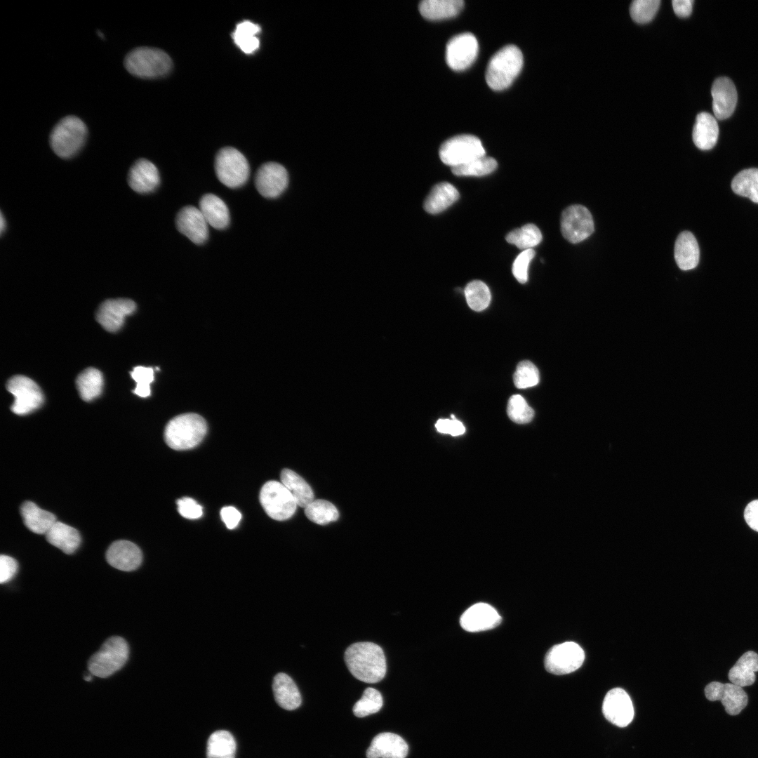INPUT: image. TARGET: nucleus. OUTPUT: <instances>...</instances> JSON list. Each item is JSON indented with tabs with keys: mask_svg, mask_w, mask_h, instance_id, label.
<instances>
[{
	"mask_svg": "<svg viewBox=\"0 0 758 758\" xmlns=\"http://www.w3.org/2000/svg\"><path fill=\"white\" fill-rule=\"evenodd\" d=\"M744 518L747 525L758 532V500H754L747 505Z\"/></svg>",
	"mask_w": 758,
	"mask_h": 758,
	"instance_id": "nucleus-52",
	"label": "nucleus"
},
{
	"mask_svg": "<svg viewBox=\"0 0 758 758\" xmlns=\"http://www.w3.org/2000/svg\"><path fill=\"white\" fill-rule=\"evenodd\" d=\"M710 701L719 700L726 712L731 716L739 714L748 703V696L743 687L733 683L712 681L704 689Z\"/></svg>",
	"mask_w": 758,
	"mask_h": 758,
	"instance_id": "nucleus-13",
	"label": "nucleus"
},
{
	"mask_svg": "<svg viewBox=\"0 0 758 758\" xmlns=\"http://www.w3.org/2000/svg\"><path fill=\"white\" fill-rule=\"evenodd\" d=\"M18 564L15 559L8 555L0 557V583L1 584L10 581L16 574Z\"/></svg>",
	"mask_w": 758,
	"mask_h": 758,
	"instance_id": "nucleus-50",
	"label": "nucleus"
},
{
	"mask_svg": "<svg viewBox=\"0 0 758 758\" xmlns=\"http://www.w3.org/2000/svg\"><path fill=\"white\" fill-rule=\"evenodd\" d=\"M719 127L715 118L707 112L699 113L693 129V141L700 149H712L716 144Z\"/></svg>",
	"mask_w": 758,
	"mask_h": 758,
	"instance_id": "nucleus-27",
	"label": "nucleus"
},
{
	"mask_svg": "<svg viewBox=\"0 0 758 758\" xmlns=\"http://www.w3.org/2000/svg\"><path fill=\"white\" fill-rule=\"evenodd\" d=\"M523 63V55L517 46H504L488 62L486 72L488 86L495 91L507 88L521 72Z\"/></svg>",
	"mask_w": 758,
	"mask_h": 758,
	"instance_id": "nucleus-3",
	"label": "nucleus"
},
{
	"mask_svg": "<svg viewBox=\"0 0 758 758\" xmlns=\"http://www.w3.org/2000/svg\"><path fill=\"white\" fill-rule=\"evenodd\" d=\"M91 679H92V678H91V677L90 675H88V676H86V677H84V679H85L86 681H91Z\"/></svg>",
	"mask_w": 758,
	"mask_h": 758,
	"instance_id": "nucleus-55",
	"label": "nucleus"
},
{
	"mask_svg": "<svg viewBox=\"0 0 758 758\" xmlns=\"http://www.w3.org/2000/svg\"><path fill=\"white\" fill-rule=\"evenodd\" d=\"M465 295L469 307L477 312L485 310L491 298L488 287L479 280H474L467 284Z\"/></svg>",
	"mask_w": 758,
	"mask_h": 758,
	"instance_id": "nucleus-41",
	"label": "nucleus"
},
{
	"mask_svg": "<svg viewBox=\"0 0 758 758\" xmlns=\"http://www.w3.org/2000/svg\"><path fill=\"white\" fill-rule=\"evenodd\" d=\"M478 49V41L473 34L465 32L458 34L451 38L446 45V62L453 70H464L475 60Z\"/></svg>",
	"mask_w": 758,
	"mask_h": 758,
	"instance_id": "nucleus-14",
	"label": "nucleus"
},
{
	"mask_svg": "<svg viewBox=\"0 0 758 758\" xmlns=\"http://www.w3.org/2000/svg\"><path fill=\"white\" fill-rule=\"evenodd\" d=\"M272 690L277 703L283 709L293 710L300 705L301 695L296 684L288 674L278 673L274 678Z\"/></svg>",
	"mask_w": 758,
	"mask_h": 758,
	"instance_id": "nucleus-25",
	"label": "nucleus"
},
{
	"mask_svg": "<svg viewBox=\"0 0 758 758\" xmlns=\"http://www.w3.org/2000/svg\"><path fill=\"white\" fill-rule=\"evenodd\" d=\"M177 505L180 514L186 519H196L203 514L202 507L191 498L178 499Z\"/></svg>",
	"mask_w": 758,
	"mask_h": 758,
	"instance_id": "nucleus-48",
	"label": "nucleus"
},
{
	"mask_svg": "<svg viewBox=\"0 0 758 758\" xmlns=\"http://www.w3.org/2000/svg\"><path fill=\"white\" fill-rule=\"evenodd\" d=\"M459 197V192L453 185L439 182L432 188L426 197L424 208L431 214L439 213L456 202Z\"/></svg>",
	"mask_w": 758,
	"mask_h": 758,
	"instance_id": "nucleus-31",
	"label": "nucleus"
},
{
	"mask_svg": "<svg viewBox=\"0 0 758 758\" xmlns=\"http://www.w3.org/2000/svg\"><path fill=\"white\" fill-rule=\"evenodd\" d=\"M305 513L310 521L319 525L335 521L339 517L336 507L325 500H314L305 508Z\"/></svg>",
	"mask_w": 758,
	"mask_h": 758,
	"instance_id": "nucleus-40",
	"label": "nucleus"
},
{
	"mask_svg": "<svg viewBox=\"0 0 758 758\" xmlns=\"http://www.w3.org/2000/svg\"><path fill=\"white\" fill-rule=\"evenodd\" d=\"M344 659L350 673L361 681L374 684L385 676V656L382 648L376 644L354 643L345 650Z\"/></svg>",
	"mask_w": 758,
	"mask_h": 758,
	"instance_id": "nucleus-1",
	"label": "nucleus"
},
{
	"mask_svg": "<svg viewBox=\"0 0 758 758\" xmlns=\"http://www.w3.org/2000/svg\"><path fill=\"white\" fill-rule=\"evenodd\" d=\"M288 175L286 168L277 162L263 164L255 176V187L266 198L279 197L287 187Z\"/></svg>",
	"mask_w": 758,
	"mask_h": 758,
	"instance_id": "nucleus-15",
	"label": "nucleus"
},
{
	"mask_svg": "<svg viewBox=\"0 0 758 758\" xmlns=\"http://www.w3.org/2000/svg\"><path fill=\"white\" fill-rule=\"evenodd\" d=\"M539 371L531 361H522L517 366L513 375L514 385L519 389H524L536 385L539 383Z\"/></svg>",
	"mask_w": 758,
	"mask_h": 758,
	"instance_id": "nucleus-44",
	"label": "nucleus"
},
{
	"mask_svg": "<svg viewBox=\"0 0 758 758\" xmlns=\"http://www.w3.org/2000/svg\"><path fill=\"white\" fill-rule=\"evenodd\" d=\"M128 654V646L124 638L118 636L109 637L89 659L88 670L96 677H108L125 665Z\"/></svg>",
	"mask_w": 758,
	"mask_h": 758,
	"instance_id": "nucleus-6",
	"label": "nucleus"
},
{
	"mask_svg": "<svg viewBox=\"0 0 758 758\" xmlns=\"http://www.w3.org/2000/svg\"><path fill=\"white\" fill-rule=\"evenodd\" d=\"M6 387L14 396L11 411L17 415H26L39 408L44 397L39 385L24 375H15L7 383Z\"/></svg>",
	"mask_w": 758,
	"mask_h": 758,
	"instance_id": "nucleus-10",
	"label": "nucleus"
},
{
	"mask_svg": "<svg viewBox=\"0 0 758 758\" xmlns=\"http://www.w3.org/2000/svg\"><path fill=\"white\" fill-rule=\"evenodd\" d=\"M135 309V302L129 299L107 300L98 308L96 319L105 330L115 332L123 326L125 317Z\"/></svg>",
	"mask_w": 758,
	"mask_h": 758,
	"instance_id": "nucleus-18",
	"label": "nucleus"
},
{
	"mask_svg": "<svg viewBox=\"0 0 758 758\" xmlns=\"http://www.w3.org/2000/svg\"><path fill=\"white\" fill-rule=\"evenodd\" d=\"M498 164L491 157H480L465 164L452 167V173L457 176H483L493 172Z\"/></svg>",
	"mask_w": 758,
	"mask_h": 758,
	"instance_id": "nucleus-39",
	"label": "nucleus"
},
{
	"mask_svg": "<svg viewBox=\"0 0 758 758\" xmlns=\"http://www.w3.org/2000/svg\"><path fill=\"white\" fill-rule=\"evenodd\" d=\"M507 413L509 418L518 424L529 423L534 416L533 409L519 394L512 395L508 401Z\"/></svg>",
	"mask_w": 758,
	"mask_h": 758,
	"instance_id": "nucleus-43",
	"label": "nucleus"
},
{
	"mask_svg": "<svg viewBox=\"0 0 758 758\" xmlns=\"http://www.w3.org/2000/svg\"><path fill=\"white\" fill-rule=\"evenodd\" d=\"M87 134V127L81 119L75 116H67L53 128L50 145L58 157L70 158L81 149Z\"/></svg>",
	"mask_w": 758,
	"mask_h": 758,
	"instance_id": "nucleus-5",
	"label": "nucleus"
},
{
	"mask_svg": "<svg viewBox=\"0 0 758 758\" xmlns=\"http://www.w3.org/2000/svg\"><path fill=\"white\" fill-rule=\"evenodd\" d=\"M128 182L135 192L140 194L150 193L159 185V173L152 162L145 159H140L130 168Z\"/></svg>",
	"mask_w": 758,
	"mask_h": 758,
	"instance_id": "nucleus-23",
	"label": "nucleus"
},
{
	"mask_svg": "<svg viewBox=\"0 0 758 758\" xmlns=\"http://www.w3.org/2000/svg\"><path fill=\"white\" fill-rule=\"evenodd\" d=\"M542 237L541 232L537 226L533 224H526L510 232L505 239L508 243L524 251L531 249L532 247L539 244Z\"/></svg>",
	"mask_w": 758,
	"mask_h": 758,
	"instance_id": "nucleus-38",
	"label": "nucleus"
},
{
	"mask_svg": "<svg viewBox=\"0 0 758 758\" xmlns=\"http://www.w3.org/2000/svg\"><path fill=\"white\" fill-rule=\"evenodd\" d=\"M208 224L217 230L226 228L230 223V212L225 203L213 194H204L199 208Z\"/></svg>",
	"mask_w": 758,
	"mask_h": 758,
	"instance_id": "nucleus-26",
	"label": "nucleus"
},
{
	"mask_svg": "<svg viewBox=\"0 0 758 758\" xmlns=\"http://www.w3.org/2000/svg\"><path fill=\"white\" fill-rule=\"evenodd\" d=\"M258 25L245 20L237 24L232 36L235 44L245 53L255 52L260 46L257 34L260 32Z\"/></svg>",
	"mask_w": 758,
	"mask_h": 758,
	"instance_id": "nucleus-36",
	"label": "nucleus"
},
{
	"mask_svg": "<svg viewBox=\"0 0 758 758\" xmlns=\"http://www.w3.org/2000/svg\"><path fill=\"white\" fill-rule=\"evenodd\" d=\"M6 220H5V218H4L3 213H1V218H0V230H1V234H2V233L4 232V231L5 230V228H6Z\"/></svg>",
	"mask_w": 758,
	"mask_h": 758,
	"instance_id": "nucleus-54",
	"label": "nucleus"
},
{
	"mask_svg": "<svg viewBox=\"0 0 758 758\" xmlns=\"http://www.w3.org/2000/svg\"><path fill=\"white\" fill-rule=\"evenodd\" d=\"M498 611L486 603H477L468 608L461 616L463 629L470 632H481L497 627L501 622Z\"/></svg>",
	"mask_w": 758,
	"mask_h": 758,
	"instance_id": "nucleus-19",
	"label": "nucleus"
},
{
	"mask_svg": "<svg viewBox=\"0 0 758 758\" xmlns=\"http://www.w3.org/2000/svg\"><path fill=\"white\" fill-rule=\"evenodd\" d=\"M281 481L293 496L297 505L305 508L314 500V493L310 485L294 471L284 469Z\"/></svg>",
	"mask_w": 758,
	"mask_h": 758,
	"instance_id": "nucleus-33",
	"label": "nucleus"
},
{
	"mask_svg": "<svg viewBox=\"0 0 758 758\" xmlns=\"http://www.w3.org/2000/svg\"><path fill=\"white\" fill-rule=\"evenodd\" d=\"M124 66L135 77L153 79L168 74L172 67V60L162 50L143 46L136 48L126 55Z\"/></svg>",
	"mask_w": 758,
	"mask_h": 758,
	"instance_id": "nucleus-4",
	"label": "nucleus"
},
{
	"mask_svg": "<svg viewBox=\"0 0 758 758\" xmlns=\"http://www.w3.org/2000/svg\"><path fill=\"white\" fill-rule=\"evenodd\" d=\"M45 535L50 544L67 554L74 553L81 543V536L77 529L58 521Z\"/></svg>",
	"mask_w": 758,
	"mask_h": 758,
	"instance_id": "nucleus-29",
	"label": "nucleus"
},
{
	"mask_svg": "<svg viewBox=\"0 0 758 758\" xmlns=\"http://www.w3.org/2000/svg\"><path fill=\"white\" fill-rule=\"evenodd\" d=\"M602 712L605 718L618 727H625L634 717V707L627 693L620 688L611 689L605 696Z\"/></svg>",
	"mask_w": 758,
	"mask_h": 758,
	"instance_id": "nucleus-16",
	"label": "nucleus"
},
{
	"mask_svg": "<svg viewBox=\"0 0 758 758\" xmlns=\"http://www.w3.org/2000/svg\"><path fill=\"white\" fill-rule=\"evenodd\" d=\"M700 250L694 235L689 232H681L674 244V259L682 270L695 268L699 262Z\"/></svg>",
	"mask_w": 758,
	"mask_h": 758,
	"instance_id": "nucleus-24",
	"label": "nucleus"
},
{
	"mask_svg": "<svg viewBox=\"0 0 758 758\" xmlns=\"http://www.w3.org/2000/svg\"><path fill=\"white\" fill-rule=\"evenodd\" d=\"M106 559L117 569L132 571L140 566L142 554L135 544L121 540L111 544L106 552Z\"/></svg>",
	"mask_w": 758,
	"mask_h": 758,
	"instance_id": "nucleus-20",
	"label": "nucleus"
},
{
	"mask_svg": "<svg viewBox=\"0 0 758 758\" xmlns=\"http://www.w3.org/2000/svg\"><path fill=\"white\" fill-rule=\"evenodd\" d=\"M175 224L178 230L196 244H202L208 239V224L199 208H182L176 215Z\"/></svg>",
	"mask_w": 758,
	"mask_h": 758,
	"instance_id": "nucleus-17",
	"label": "nucleus"
},
{
	"mask_svg": "<svg viewBox=\"0 0 758 758\" xmlns=\"http://www.w3.org/2000/svg\"><path fill=\"white\" fill-rule=\"evenodd\" d=\"M383 705L381 693L376 689L366 688L360 700L353 707L354 714L357 717H364L378 712Z\"/></svg>",
	"mask_w": 758,
	"mask_h": 758,
	"instance_id": "nucleus-42",
	"label": "nucleus"
},
{
	"mask_svg": "<svg viewBox=\"0 0 758 758\" xmlns=\"http://www.w3.org/2000/svg\"><path fill=\"white\" fill-rule=\"evenodd\" d=\"M660 4V0H635L630 5V15L638 23L649 22L656 14Z\"/></svg>",
	"mask_w": 758,
	"mask_h": 758,
	"instance_id": "nucleus-45",
	"label": "nucleus"
},
{
	"mask_svg": "<svg viewBox=\"0 0 758 758\" xmlns=\"http://www.w3.org/2000/svg\"><path fill=\"white\" fill-rule=\"evenodd\" d=\"M259 498L267 514L277 521L291 518L298 505L287 488L277 481L266 482L260 489Z\"/></svg>",
	"mask_w": 758,
	"mask_h": 758,
	"instance_id": "nucleus-8",
	"label": "nucleus"
},
{
	"mask_svg": "<svg viewBox=\"0 0 758 758\" xmlns=\"http://www.w3.org/2000/svg\"><path fill=\"white\" fill-rule=\"evenodd\" d=\"M76 383L81 399L86 401H90L101 394L103 376L99 370L88 368L78 375Z\"/></svg>",
	"mask_w": 758,
	"mask_h": 758,
	"instance_id": "nucleus-35",
	"label": "nucleus"
},
{
	"mask_svg": "<svg viewBox=\"0 0 758 758\" xmlns=\"http://www.w3.org/2000/svg\"><path fill=\"white\" fill-rule=\"evenodd\" d=\"M712 110L716 118H729L734 112L737 103V91L733 81L727 77L717 79L712 86Z\"/></svg>",
	"mask_w": 758,
	"mask_h": 758,
	"instance_id": "nucleus-21",
	"label": "nucleus"
},
{
	"mask_svg": "<svg viewBox=\"0 0 758 758\" xmlns=\"http://www.w3.org/2000/svg\"><path fill=\"white\" fill-rule=\"evenodd\" d=\"M758 672V654L752 651L744 653L730 669L728 677L731 683L741 687L752 685Z\"/></svg>",
	"mask_w": 758,
	"mask_h": 758,
	"instance_id": "nucleus-28",
	"label": "nucleus"
},
{
	"mask_svg": "<svg viewBox=\"0 0 758 758\" xmlns=\"http://www.w3.org/2000/svg\"><path fill=\"white\" fill-rule=\"evenodd\" d=\"M237 745L229 731L218 730L213 732L207 742V758H235Z\"/></svg>",
	"mask_w": 758,
	"mask_h": 758,
	"instance_id": "nucleus-34",
	"label": "nucleus"
},
{
	"mask_svg": "<svg viewBox=\"0 0 758 758\" xmlns=\"http://www.w3.org/2000/svg\"><path fill=\"white\" fill-rule=\"evenodd\" d=\"M594 230L592 215L585 206L571 205L563 211L561 216V232L569 242H581L589 237Z\"/></svg>",
	"mask_w": 758,
	"mask_h": 758,
	"instance_id": "nucleus-12",
	"label": "nucleus"
},
{
	"mask_svg": "<svg viewBox=\"0 0 758 758\" xmlns=\"http://www.w3.org/2000/svg\"><path fill=\"white\" fill-rule=\"evenodd\" d=\"M731 188L738 195L747 197L758 204V168H748L739 172L731 182Z\"/></svg>",
	"mask_w": 758,
	"mask_h": 758,
	"instance_id": "nucleus-37",
	"label": "nucleus"
},
{
	"mask_svg": "<svg viewBox=\"0 0 758 758\" xmlns=\"http://www.w3.org/2000/svg\"><path fill=\"white\" fill-rule=\"evenodd\" d=\"M463 6V0H424L419 4V11L425 18L437 20L456 16Z\"/></svg>",
	"mask_w": 758,
	"mask_h": 758,
	"instance_id": "nucleus-32",
	"label": "nucleus"
},
{
	"mask_svg": "<svg viewBox=\"0 0 758 758\" xmlns=\"http://www.w3.org/2000/svg\"><path fill=\"white\" fill-rule=\"evenodd\" d=\"M206 432L207 424L203 417L193 413H184L168 423L164 430V439L174 450H187L197 446Z\"/></svg>",
	"mask_w": 758,
	"mask_h": 758,
	"instance_id": "nucleus-2",
	"label": "nucleus"
},
{
	"mask_svg": "<svg viewBox=\"0 0 758 758\" xmlns=\"http://www.w3.org/2000/svg\"><path fill=\"white\" fill-rule=\"evenodd\" d=\"M220 517L227 528L229 529L236 528L241 519V514L239 511L232 506H227L222 508L220 510Z\"/></svg>",
	"mask_w": 758,
	"mask_h": 758,
	"instance_id": "nucleus-51",
	"label": "nucleus"
},
{
	"mask_svg": "<svg viewBox=\"0 0 758 758\" xmlns=\"http://www.w3.org/2000/svg\"><path fill=\"white\" fill-rule=\"evenodd\" d=\"M408 746L399 735L384 732L376 735L366 750L367 758H406Z\"/></svg>",
	"mask_w": 758,
	"mask_h": 758,
	"instance_id": "nucleus-22",
	"label": "nucleus"
},
{
	"mask_svg": "<svg viewBox=\"0 0 758 758\" xmlns=\"http://www.w3.org/2000/svg\"><path fill=\"white\" fill-rule=\"evenodd\" d=\"M132 378L136 382V387L133 392L145 398L151 394L150 384L154 380V370L151 367L138 366L130 372Z\"/></svg>",
	"mask_w": 758,
	"mask_h": 758,
	"instance_id": "nucleus-46",
	"label": "nucleus"
},
{
	"mask_svg": "<svg viewBox=\"0 0 758 758\" xmlns=\"http://www.w3.org/2000/svg\"><path fill=\"white\" fill-rule=\"evenodd\" d=\"M672 7L675 14L679 17H687L692 11L693 0H673Z\"/></svg>",
	"mask_w": 758,
	"mask_h": 758,
	"instance_id": "nucleus-53",
	"label": "nucleus"
},
{
	"mask_svg": "<svg viewBox=\"0 0 758 758\" xmlns=\"http://www.w3.org/2000/svg\"><path fill=\"white\" fill-rule=\"evenodd\" d=\"M584 660L583 649L576 642L566 641L553 646L547 651L545 667L552 674H566L578 670Z\"/></svg>",
	"mask_w": 758,
	"mask_h": 758,
	"instance_id": "nucleus-11",
	"label": "nucleus"
},
{
	"mask_svg": "<svg viewBox=\"0 0 758 758\" xmlns=\"http://www.w3.org/2000/svg\"><path fill=\"white\" fill-rule=\"evenodd\" d=\"M20 513L26 527L34 533L46 534L57 521L55 516L30 501L25 502Z\"/></svg>",
	"mask_w": 758,
	"mask_h": 758,
	"instance_id": "nucleus-30",
	"label": "nucleus"
},
{
	"mask_svg": "<svg viewBox=\"0 0 758 758\" xmlns=\"http://www.w3.org/2000/svg\"><path fill=\"white\" fill-rule=\"evenodd\" d=\"M534 256L535 251L531 248L521 251L515 258L512 271L519 283L524 284L527 281L528 266Z\"/></svg>",
	"mask_w": 758,
	"mask_h": 758,
	"instance_id": "nucleus-47",
	"label": "nucleus"
},
{
	"mask_svg": "<svg viewBox=\"0 0 758 758\" xmlns=\"http://www.w3.org/2000/svg\"><path fill=\"white\" fill-rule=\"evenodd\" d=\"M439 154L441 161L452 168L485 156V149L477 137L463 134L445 141L439 148Z\"/></svg>",
	"mask_w": 758,
	"mask_h": 758,
	"instance_id": "nucleus-9",
	"label": "nucleus"
},
{
	"mask_svg": "<svg viewBox=\"0 0 758 758\" xmlns=\"http://www.w3.org/2000/svg\"><path fill=\"white\" fill-rule=\"evenodd\" d=\"M215 171L218 180L230 188L244 185L249 177L250 168L246 157L237 149H221L215 160Z\"/></svg>",
	"mask_w": 758,
	"mask_h": 758,
	"instance_id": "nucleus-7",
	"label": "nucleus"
},
{
	"mask_svg": "<svg viewBox=\"0 0 758 758\" xmlns=\"http://www.w3.org/2000/svg\"><path fill=\"white\" fill-rule=\"evenodd\" d=\"M452 419H439L437 421L435 427L439 432L449 434L452 436H458L465 432L463 423L456 420L453 415Z\"/></svg>",
	"mask_w": 758,
	"mask_h": 758,
	"instance_id": "nucleus-49",
	"label": "nucleus"
}]
</instances>
